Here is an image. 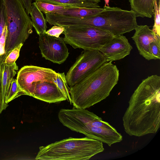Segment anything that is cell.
I'll return each instance as SVG.
<instances>
[{"label":"cell","instance_id":"obj_24","mask_svg":"<svg viewBox=\"0 0 160 160\" xmlns=\"http://www.w3.org/2000/svg\"><path fill=\"white\" fill-rule=\"evenodd\" d=\"M150 53L154 60L160 59V41L152 42L150 44Z\"/></svg>","mask_w":160,"mask_h":160},{"label":"cell","instance_id":"obj_9","mask_svg":"<svg viewBox=\"0 0 160 160\" xmlns=\"http://www.w3.org/2000/svg\"><path fill=\"white\" fill-rule=\"evenodd\" d=\"M63 38H57L45 33L39 35V47L42 57L53 63L61 64L69 54Z\"/></svg>","mask_w":160,"mask_h":160},{"label":"cell","instance_id":"obj_13","mask_svg":"<svg viewBox=\"0 0 160 160\" xmlns=\"http://www.w3.org/2000/svg\"><path fill=\"white\" fill-rule=\"evenodd\" d=\"M1 64L2 76L0 82L1 87L2 103L0 113L3 110H5L8 106L5 102L6 95L12 81L18 70V67L16 63L13 64L1 63Z\"/></svg>","mask_w":160,"mask_h":160},{"label":"cell","instance_id":"obj_31","mask_svg":"<svg viewBox=\"0 0 160 160\" xmlns=\"http://www.w3.org/2000/svg\"><path fill=\"white\" fill-rule=\"evenodd\" d=\"M2 76V70L1 62H0V82L1 81Z\"/></svg>","mask_w":160,"mask_h":160},{"label":"cell","instance_id":"obj_17","mask_svg":"<svg viewBox=\"0 0 160 160\" xmlns=\"http://www.w3.org/2000/svg\"><path fill=\"white\" fill-rule=\"evenodd\" d=\"M50 3L61 5L73 8H99L98 4L90 3L81 0H35Z\"/></svg>","mask_w":160,"mask_h":160},{"label":"cell","instance_id":"obj_23","mask_svg":"<svg viewBox=\"0 0 160 160\" xmlns=\"http://www.w3.org/2000/svg\"><path fill=\"white\" fill-rule=\"evenodd\" d=\"M6 26V19L4 4L2 0H0V38L4 29Z\"/></svg>","mask_w":160,"mask_h":160},{"label":"cell","instance_id":"obj_11","mask_svg":"<svg viewBox=\"0 0 160 160\" xmlns=\"http://www.w3.org/2000/svg\"><path fill=\"white\" fill-rule=\"evenodd\" d=\"M132 37L139 54L147 60L154 59L150 50L152 42L160 41V36L156 35L147 25H138Z\"/></svg>","mask_w":160,"mask_h":160},{"label":"cell","instance_id":"obj_29","mask_svg":"<svg viewBox=\"0 0 160 160\" xmlns=\"http://www.w3.org/2000/svg\"><path fill=\"white\" fill-rule=\"evenodd\" d=\"M2 103V92L1 83L0 82V111Z\"/></svg>","mask_w":160,"mask_h":160},{"label":"cell","instance_id":"obj_8","mask_svg":"<svg viewBox=\"0 0 160 160\" xmlns=\"http://www.w3.org/2000/svg\"><path fill=\"white\" fill-rule=\"evenodd\" d=\"M57 73L51 68L34 65L25 66L18 72L17 82L26 95L32 96L37 82L45 81L56 83Z\"/></svg>","mask_w":160,"mask_h":160},{"label":"cell","instance_id":"obj_30","mask_svg":"<svg viewBox=\"0 0 160 160\" xmlns=\"http://www.w3.org/2000/svg\"><path fill=\"white\" fill-rule=\"evenodd\" d=\"M110 0H104L105 2V5L104 6H109V3Z\"/></svg>","mask_w":160,"mask_h":160},{"label":"cell","instance_id":"obj_28","mask_svg":"<svg viewBox=\"0 0 160 160\" xmlns=\"http://www.w3.org/2000/svg\"><path fill=\"white\" fill-rule=\"evenodd\" d=\"M85 1L90 3L98 4L101 2V0H81Z\"/></svg>","mask_w":160,"mask_h":160},{"label":"cell","instance_id":"obj_14","mask_svg":"<svg viewBox=\"0 0 160 160\" xmlns=\"http://www.w3.org/2000/svg\"><path fill=\"white\" fill-rule=\"evenodd\" d=\"M157 0H128L131 10L137 17L151 18L154 13V4Z\"/></svg>","mask_w":160,"mask_h":160},{"label":"cell","instance_id":"obj_26","mask_svg":"<svg viewBox=\"0 0 160 160\" xmlns=\"http://www.w3.org/2000/svg\"><path fill=\"white\" fill-rule=\"evenodd\" d=\"M7 34L8 30L6 26L0 38V60L5 54V47Z\"/></svg>","mask_w":160,"mask_h":160},{"label":"cell","instance_id":"obj_27","mask_svg":"<svg viewBox=\"0 0 160 160\" xmlns=\"http://www.w3.org/2000/svg\"><path fill=\"white\" fill-rule=\"evenodd\" d=\"M21 2L23 6L25 9L27 14L29 15L30 14L32 2L33 0H19Z\"/></svg>","mask_w":160,"mask_h":160},{"label":"cell","instance_id":"obj_16","mask_svg":"<svg viewBox=\"0 0 160 160\" xmlns=\"http://www.w3.org/2000/svg\"><path fill=\"white\" fill-rule=\"evenodd\" d=\"M33 27L39 35L45 33L47 28V21L43 13L38 8L35 2L32 4L30 14Z\"/></svg>","mask_w":160,"mask_h":160},{"label":"cell","instance_id":"obj_25","mask_svg":"<svg viewBox=\"0 0 160 160\" xmlns=\"http://www.w3.org/2000/svg\"><path fill=\"white\" fill-rule=\"evenodd\" d=\"M65 30V28L59 25H54L51 28L46 31L45 33L48 35L57 38L63 33Z\"/></svg>","mask_w":160,"mask_h":160},{"label":"cell","instance_id":"obj_12","mask_svg":"<svg viewBox=\"0 0 160 160\" xmlns=\"http://www.w3.org/2000/svg\"><path fill=\"white\" fill-rule=\"evenodd\" d=\"M32 97L49 103L68 101L56 83L45 81L38 82L35 83Z\"/></svg>","mask_w":160,"mask_h":160},{"label":"cell","instance_id":"obj_4","mask_svg":"<svg viewBox=\"0 0 160 160\" xmlns=\"http://www.w3.org/2000/svg\"><path fill=\"white\" fill-rule=\"evenodd\" d=\"M8 34L4 58L16 47L23 43L32 32L31 19L19 0H2Z\"/></svg>","mask_w":160,"mask_h":160},{"label":"cell","instance_id":"obj_19","mask_svg":"<svg viewBox=\"0 0 160 160\" xmlns=\"http://www.w3.org/2000/svg\"><path fill=\"white\" fill-rule=\"evenodd\" d=\"M35 2L39 10L45 14L54 13L59 10L71 8H77L53 4L39 1H35Z\"/></svg>","mask_w":160,"mask_h":160},{"label":"cell","instance_id":"obj_20","mask_svg":"<svg viewBox=\"0 0 160 160\" xmlns=\"http://www.w3.org/2000/svg\"><path fill=\"white\" fill-rule=\"evenodd\" d=\"M56 84L62 92L67 98L68 101L71 104L69 88L66 79V75L64 72L57 73L56 78Z\"/></svg>","mask_w":160,"mask_h":160},{"label":"cell","instance_id":"obj_22","mask_svg":"<svg viewBox=\"0 0 160 160\" xmlns=\"http://www.w3.org/2000/svg\"><path fill=\"white\" fill-rule=\"evenodd\" d=\"M23 45L21 43L15 47L8 53L5 58L1 62L7 64H13L18 58L21 48Z\"/></svg>","mask_w":160,"mask_h":160},{"label":"cell","instance_id":"obj_5","mask_svg":"<svg viewBox=\"0 0 160 160\" xmlns=\"http://www.w3.org/2000/svg\"><path fill=\"white\" fill-rule=\"evenodd\" d=\"M99 13L89 17V26L108 32L114 36L135 30L138 26L135 12L117 7L106 6Z\"/></svg>","mask_w":160,"mask_h":160},{"label":"cell","instance_id":"obj_3","mask_svg":"<svg viewBox=\"0 0 160 160\" xmlns=\"http://www.w3.org/2000/svg\"><path fill=\"white\" fill-rule=\"evenodd\" d=\"M102 142L86 137H69L41 146L37 160H88L103 151Z\"/></svg>","mask_w":160,"mask_h":160},{"label":"cell","instance_id":"obj_1","mask_svg":"<svg viewBox=\"0 0 160 160\" xmlns=\"http://www.w3.org/2000/svg\"><path fill=\"white\" fill-rule=\"evenodd\" d=\"M124 130L140 137L156 133L160 127V77L143 79L130 98L122 117Z\"/></svg>","mask_w":160,"mask_h":160},{"label":"cell","instance_id":"obj_10","mask_svg":"<svg viewBox=\"0 0 160 160\" xmlns=\"http://www.w3.org/2000/svg\"><path fill=\"white\" fill-rule=\"evenodd\" d=\"M132 49L128 39L122 35L114 36L99 50L107 62H112L123 58L130 54Z\"/></svg>","mask_w":160,"mask_h":160},{"label":"cell","instance_id":"obj_21","mask_svg":"<svg viewBox=\"0 0 160 160\" xmlns=\"http://www.w3.org/2000/svg\"><path fill=\"white\" fill-rule=\"evenodd\" d=\"M155 1L154 4V24L152 29L156 35L160 36V0Z\"/></svg>","mask_w":160,"mask_h":160},{"label":"cell","instance_id":"obj_7","mask_svg":"<svg viewBox=\"0 0 160 160\" xmlns=\"http://www.w3.org/2000/svg\"><path fill=\"white\" fill-rule=\"evenodd\" d=\"M107 62L99 50H84L77 58L66 75L68 85L72 86Z\"/></svg>","mask_w":160,"mask_h":160},{"label":"cell","instance_id":"obj_18","mask_svg":"<svg viewBox=\"0 0 160 160\" xmlns=\"http://www.w3.org/2000/svg\"><path fill=\"white\" fill-rule=\"evenodd\" d=\"M22 95H26L18 86L16 79L13 78L6 95V104L8 105L10 102Z\"/></svg>","mask_w":160,"mask_h":160},{"label":"cell","instance_id":"obj_6","mask_svg":"<svg viewBox=\"0 0 160 160\" xmlns=\"http://www.w3.org/2000/svg\"><path fill=\"white\" fill-rule=\"evenodd\" d=\"M62 34L66 43L84 50L99 49L114 36L99 28L89 26H65Z\"/></svg>","mask_w":160,"mask_h":160},{"label":"cell","instance_id":"obj_15","mask_svg":"<svg viewBox=\"0 0 160 160\" xmlns=\"http://www.w3.org/2000/svg\"><path fill=\"white\" fill-rule=\"evenodd\" d=\"M104 8H71L59 10L54 13L66 16L82 18L94 16L99 13Z\"/></svg>","mask_w":160,"mask_h":160},{"label":"cell","instance_id":"obj_2","mask_svg":"<svg viewBox=\"0 0 160 160\" xmlns=\"http://www.w3.org/2000/svg\"><path fill=\"white\" fill-rule=\"evenodd\" d=\"M119 75L117 66L107 62L76 85L69 87L72 104L86 109L101 102L110 95Z\"/></svg>","mask_w":160,"mask_h":160}]
</instances>
